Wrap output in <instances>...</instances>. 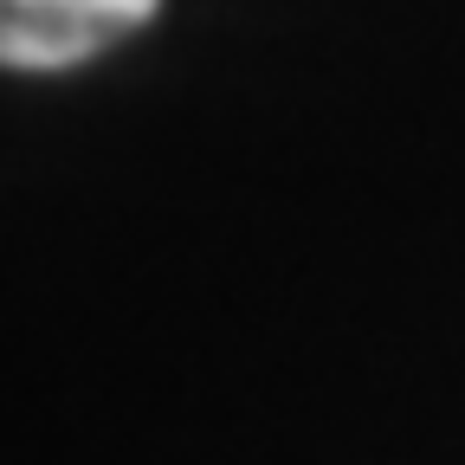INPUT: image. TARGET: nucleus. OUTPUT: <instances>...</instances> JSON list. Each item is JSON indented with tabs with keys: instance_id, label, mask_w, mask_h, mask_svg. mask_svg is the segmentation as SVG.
Returning <instances> with one entry per match:
<instances>
[{
	"instance_id": "1",
	"label": "nucleus",
	"mask_w": 465,
	"mask_h": 465,
	"mask_svg": "<svg viewBox=\"0 0 465 465\" xmlns=\"http://www.w3.org/2000/svg\"><path fill=\"white\" fill-rule=\"evenodd\" d=\"M162 0H0V72H72L155 20Z\"/></svg>"
}]
</instances>
